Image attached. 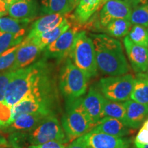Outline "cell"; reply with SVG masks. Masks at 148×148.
<instances>
[{
    "instance_id": "obj_27",
    "label": "cell",
    "mask_w": 148,
    "mask_h": 148,
    "mask_svg": "<svg viewBox=\"0 0 148 148\" xmlns=\"http://www.w3.org/2000/svg\"><path fill=\"white\" fill-rule=\"evenodd\" d=\"M129 20L132 25H141L148 28V3L132 8Z\"/></svg>"
},
{
    "instance_id": "obj_32",
    "label": "cell",
    "mask_w": 148,
    "mask_h": 148,
    "mask_svg": "<svg viewBox=\"0 0 148 148\" xmlns=\"http://www.w3.org/2000/svg\"><path fill=\"white\" fill-rule=\"evenodd\" d=\"M14 73L15 71L10 70L0 72V101H4L5 91L11 79L14 77Z\"/></svg>"
},
{
    "instance_id": "obj_42",
    "label": "cell",
    "mask_w": 148,
    "mask_h": 148,
    "mask_svg": "<svg viewBox=\"0 0 148 148\" xmlns=\"http://www.w3.org/2000/svg\"><path fill=\"white\" fill-rule=\"evenodd\" d=\"M147 74L148 75V66H147Z\"/></svg>"
},
{
    "instance_id": "obj_1",
    "label": "cell",
    "mask_w": 148,
    "mask_h": 148,
    "mask_svg": "<svg viewBox=\"0 0 148 148\" xmlns=\"http://www.w3.org/2000/svg\"><path fill=\"white\" fill-rule=\"evenodd\" d=\"M37 63L38 71L30 89L12 106V121L24 114H55L58 96L53 67L45 57Z\"/></svg>"
},
{
    "instance_id": "obj_41",
    "label": "cell",
    "mask_w": 148,
    "mask_h": 148,
    "mask_svg": "<svg viewBox=\"0 0 148 148\" xmlns=\"http://www.w3.org/2000/svg\"><path fill=\"white\" fill-rule=\"evenodd\" d=\"M0 148H5V147H3V146H0Z\"/></svg>"
},
{
    "instance_id": "obj_12",
    "label": "cell",
    "mask_w": 148,
    "mask_h": 148,
    "mask_svg": "<svg viewBox=\"0 0 148 148\" xmlns=\"http://www.w3.org/2000/svg\"><path fill=\"white\" fill-rule=\"evenodd\" d=\"M42 50L33 38L26 37L20 44L16 52L15 61L10 71H16L34 63Z\"/></svg>"
},
{
    "instance_id": "obj_5",
    "label": "cell",
    "mask_w": 148,
    "mask_h": 148,
    "mask_svg": "<svg viewBox=\"0 0 148 148\" xmlns=\"http://www.w3.org/2000/svg\"><path fill=\"white\" fill-rule=\"evenodd\" d=\"M74 64L89 79L97 74L95 47L92 38L85 31H79L74 40L69 54Z\"/></svg>"
},
{
    "instance_id": "obj_28",
    "label": "cell",
    "mask_w": 148,
    "mask_h": 148,
    "mask_svg": "<svg viewBox=\"0 0 148 148\" xmlns=\"http://www.w3.org/2000/svg\"><path fill=\"white\" fill-rule=\"evenodd\" d=\"M127 36L134 43L148 48V30L147 27L134 25L131 27Z\"/></svg>"
},
{
    "instance_id": "obj_2",
    "label": "cell",
    "mask_w": 148,
    "mask_h": 148,
    "mask_svg": "<svg viewBox=\"0 0 148 148\" xmlns=\"http://www.w3.org/2000/svg\"><path fill=\"white\" fill-rule=\"evenodd\" d=\"M97 69L108 76L127 74L130 67L121 42L103 34H91Z\"/></svg>"
},
{
    "instance_id": "obj_3",
    "label": "cell",
    "mask_w": 148,
    "mask_h": 148,
    "mask_svg": "<svg viewBox=\"0 0 148 148\" xmlns=\"http://www.w3.org/2000/svg\"><path fill=\"white\" fill-rule=\"evenodd\" d=\"M61 122L69 142L80 137L95 126L83 105L82 97L66 100L65 112Z\"/></svg>"
},
{
    "instance_id": "obj_38",
    "label": "cell",
    "mask_w": 148,
    "mask_h": 148,
    "mask_svg": "<svg viewBox=\"0 0 148 148\" xmlns=\"http://www.w3.org/2000/svg\"><path fill=\"white\" fill-rule=\"evenodd\" d=\"M0 146H3V147H8V141L4 138V136L0 133Z\"/></svg>"
},
{
    "instance_id": "obj_25",
    "label": "cell",
    "mask_w": 148,
    "mask_h": 148,
    "mask_svg": "<svg viewBox=\"0 0 148 148\" xmlns=\"http://www.w3.org/2000/svg\"><path fill=\"white\" fill-rule=\"evenodd\" d=\"M102 105L105 116L115 118L125 124V108L123 102L111 101L103 96Z\"/></svg>"
},
{
    "instance_id": "obj_9",
    "label": "cell",
    "mask_w": 148,
    "mask_h": 148,
    "mask_svg": "<svg viewBox=\"0 0 148 148\" xmlns=\"http://www.w3.org/2000/svg\"><path fill=\"white\" fill-rule=\"evenodd\" d=\"M78 32V27H70L54 42L43 49L45 58L64 60L69 57L74 40Z\"/></svg>"
},
{
    "instance_id": "obj_7",
    "label": "cell",
    "mask_w": 148,
    "mask_h": 148,
    "mask_svg": "<svg viewBox=\"0 0 148 148\" xmlns=\"http://www.w3.org/2000/svg\"><path fill=\"white\" fill-rule=\"evenodd\" d=\"M38 71L37 61L27 67L16 70L5 91L4 101L12 107L27 93Z\"/></svg>"
},
{
    "instance_id": "obj_29",
    "label": "cell",
    "mask_w": 148,
    "mask_h": 148,
    "mask_svg": "<svg viewBox=\"0 0 148 148\" xmlns=\"http://www.w3.org/2000/svg\"><path fill=\"white\" fill-rule=\"evenodd\" d=\"M23 38L10 33L0 32V55L10 48L21 43Z\"/></svg>"
},
{
    "instance_id": "obj_24",
    "label": "cell",
    "mask_w": 148,
    "mask_h": 148,
    "mask_svg": "<svg viewBox=\"0 0 148 148\" xmlns=\"http://www.w3.org/2000/svg\"><path fill=\"white\" fill-rule=\"evenodd\" d=\"M40 10L44 14H67L71 11L69 0H40Z\"/></svg>"
},
{
    "instance_id": "obj_40",
    "label": "cell",
    "mask_w": 148,
    "mask_h": 148,
    "mask_svg": "<svg viewBox=\"0 0 148 148\" xmlns=\"http://www.w3.org/2000/svg\"><path fill=\"white\" fill-rule=\"evenodd\" d=\"M135 148H148V145L139 146V147H135Z\"/></svg>"
},
{
    "instance_id": "obj_37",
    "label": "cell",
    "mask_w": 148,
    "mask_h": 148,
    "mask_svg": "<svg viewBox=\"0 0 148 148\" xmlns=\"http://www.w3.org/2000/svg\"><path fill=\"white\" fill-rule=\"evenodd\" d=\"M79 0H69V6L70 8H71V10H73L74 9L77 7V4H78Z\"/></svg>"
},
{
    "instance_id": "obj_4",
    "label": "cell",
    "mask_w": 148,
    "mask_h": 148,
    "mask_svg": "<svg viewBox=\"0 0 148 148\" xmlns=\"http://www.w3.org/2000/svg\"><path fill=\"white\" fill-rule=\"evenodd\" d=\"M87 77L74 64L69 57L64 59L58 76V86L66 100L84 96L88 87Z\"/></svg>"
},
{
    "instance_id": "obj_44",
    "label": "cell",
    "mask_w": 148,
    "mask_h": 148,
    "mask_svg": "<svg viewBox=\"0 0 148 148\" xmlns=\"http://www.w3.org/2000/svg\"><path fill=\"white\" fill-rule=\"evenodd\" d=\"M0 17H1V16H0Z\"/></svg>"
},
{
    "instance_id": "obj_43",
    "label": "cell",
    "mask_w": 148,
    "mask_h": 148,
    "mask_svg": "<svg viewBox=\"0 0 148 148\" xmlns=\"http://www.w3.org/2000/svg\"><path fill=\"white\" fill-rule=\"evenodd\" d=\"M108 1V0H104V1H103V3H104L105 1Z\"/></svg>"
},
{
    "instance_id": "obj_30",
    "label": "cell",
    "mask_w": 148,
    "mask_h": 148,
    "mask_svg": "<svg viewBox=\"0 0 148 148\" xmlns=\"http://www.w3.org/2000/svg\"><path fill=\"white\" fill-rule=\"evenodd\" d=\"M21 44V43H20ZM20 44L10 48L0 55V72L10 70L15 61L16 52Z\"/></svg>"
},
{
    "instance_id": "obj_6",
    "label": "cell",
    "mask_w": 148,
    "mask_h": 148,
    "mask_svg": "<svg viewBox=\"0 0 148 148\" xmlns=\"http://www.w3.org/2000/svg\"><path fill=\"white\" fill-rule=\"evenodd\" d=\"M27 147L49 141H57L65 144L68 143L63 128L55 114H49L38 126L29 132H24Z\"/></svg>"
},
{
    "instance_id": "obj_26",
    "label": "cell",
    "mask_w": 148,
    "mask_h": 148,
    "mask_svg": "<svg viewBox=\"0 0 148 148\" xmlns=\"http://www.w3.org/2000/svg\"><path fill=\"white\" fill-rule=\"evenodd\" d=\"M132 25L130 20L116 19L110 22L104 28L108 36L113 38H121L128 34Z\"/></svg>"
},
{
    "instance_id": "obj_39",
    "label": "cell",
    "mask_w": 148,
    "mask_h": 148,
    "mask_svg": "<svg viewBox=\"0 0 148 148\" xmlns=\"http://www.w3.org/2000/svg\"><path fill=\"white\" fill-rule=\"evenodd\" d=\"M3 1H4L5 3H7V4H8V5H9V4H10L12 2V1H13V0H3Z\"/></svg>"
},
{
    "instance_id": "obj_34",
    "label": "cell",
    "mask_w": 148,
    "mask_h": 148,
    "mask_svg": "<svg viewBox=\"0 0 148 148\" xmlns=\"http://www.w3.org/2000/svg\"><path fill=\"white\" fill-rule=\"evenodd\" d=\"M64 143L57 141H49L36 145H29L27 148H66Z\"/></svg>"
},
{
    "instance_id": "obj_22",
    "label": "cell",
    "mask_w": 148,
    "mask_h": 148,
    "mask_svg": "<svg viewBox=\"0 0 148 148\" xmlns=\"http://www.w3.org/2000/svg\"><path fill=\"white\" fill-rule=\"evenodd\" d=\"M131 100L148 106V75L137 73L130 95Z\"/></svg>"
},
{
    "instance_id": "obj_45",
    "label": "cell",
    "mask_w": 148,
    "mask_h": 148,
    "mask_svg": "<svg viewBox=\"0 0 148 148\" xmlns=\"http://www.w3.org/2000/svg\"><path fill=\"white\" fill-rule=\"evenodd\" d=\"M147 30H148V28H147Z\"/></svg>"
},
{
    "instance_id": "obj_14",
    "label": "cell",
    "mask_w": 148,
    "mask_h": 148,
    "mask_svg": "<svg viewBox=\"0 0 148 148\" xmlns=\"http://www.w3.org/2000/svg\"><path fill=\"white\" fill-rule=\"evenodd\" d=\"M102 98V94L93 86L89 88L86 95L82 96L83 105L94 125L105 116L103 110Z\"/></svg>"
},
{
    "instance_id": "obj_15",
    "label": "cell",
    "mask_w": 148,
    "mask_h": 148,
    "mask_svg": "<svg viewBox=\"0 0 148 148\" xmlns=\"http://www.w3.org/2000/svg\"><path fill=\"white\" fill-rule=\"evenodd\" d=\"M125 108V125L132 129H137L148 119V106L131 99L123 101Z\"/></svg>"
},
{
    "instance_id": "obj_8",
    "label": "cell",
    "mask_w": 148,
    "mask_h": 148,
    "mask_svg": "<svg viewBox=\"0 0 148 148\" xmlns=\"http://www.w3.org/2000/svg\"><path fill=\"white\" fill-rule=\"evenodd\" d=\"M134 78L131 74L103 77L99 82L102 95L113 101H125L130 99Z\"/></svg>"
},
{
    "instance_id": "obj_10",
    "label": "cell",
    "mask_w": 148,
    "mask_h": 148,
    "mask_svg": "<svg viewBox=\"0 0 148 148\" xmlns=\"http://www.w3.org/2000/svg\"><path fill=\"white\" fill-rule=\"evenodd\" d=\"M86 148H130V141L105 133L90 130L79 137Z\"/></svg>"
},
{
    "instance_id": "obj_33",
    "label": "cell",
    "mask_w": 148,
    "mask_h": 148,
    "mask_svg": "<svg viewBox=\"0 0 148 148\" xmlns=\"http://www.w3.org/2000/svg\"><path fill=\"white\" fill-rule=\"evenodd\" d=\"M145 145H148V119L144 121L134 139L135 147Z\"/></svg>"
},
{
    "instance_id": "obj_11",
    "label": "cell",
    "mask_w": 148,
    "mask_h": 148,
    "mask_svg": "<svg viewBox=\"0 0 148 148\" xmlns=\"http://www.w3.org/2000/svg\"><path fill=\"white\" fill-rule=\"evenodd\" d=\"M132 10V7L123 0H108L103 3L99 12V25L105 27L114 20H129Z\"/></svg>"
},
{
    "instance_id": "obj_31",
    "label": "cell",
    "mask_w": 148,
    "mask_h": 148,
    "mask_svg": "<svg viewBox=\"0 0 148 148\" xmlns=\"http://www.w3.org/2000/svg\"><path fill=\"white\" fill-rule=\"evenodd\" d=\"M12 123V107L0 101V129L6 128Z\"/></svg>"
},
{
    "instance_id": "obj_17",
    "label": "cell",
    "mask_w": 148,
    "mask_h": 148,
    "mask_svg": "<svg viewBox=\"0 0 148 148\" xmlns=\"http://www.w3.org/2000/svg\"><path fill=\"white\" fill-rule=\"evenodd\" d=\"M38 12L37 0H13L8 7L10 17L19 19L32 20Z\"/></svg>"
},
{
    "instance_id": "obj_19",
    "label": "cell",
    "mask_w": 148,
    "mask_h": 148,
    "mask_svg": "<svg viewBox=\"0 0 148 148\" xmlns=\"http://www.w3.org/2000/svg\"><path fill=\"white\" fill-rule=\"evenodd\" d=\"M92 130L105 133V134L123 137L129 133V127H127L123 122L115 118L104 116L94 126Z\"/></svg>"
},
{
    "instance_id": "obj_36",
    "label": "cell",
    "mask_w": 148,
    "mask_h": 148,
    "mask_svg": "<svg viewBox=\"0 0 148 148\" xmlns=\"http://www.w3.org/2000/svg\"><path fill=\"white\" fill-rule=\"evenodd\" d=\"M123 1H126L132 7V8H134L135 7L138 6V5L146 3L147 0H123Z\"/></svg>"
},
{
    "instance_id": "obj_18",
    "label": "cell",
    "mask_w": 148,
    "mask_h": 148,
    "mask_svg": "<svg viewBox=\"0 0 148 148\" xmlns=\"http://www.w3.org/2000/svg\"><path fill=\"white\" fill-rule=\"evenodd\" d=\"M66 14L60 13H53L47 14L38 18L31 25L29 34L27 37L34 38L39 36L43 32L54 28L65 19L66 18Z\"/></svg>"
},
{
    "instance_id": "obj_35",
    "label": "cell",
    "mask_w": 148,
    "mask_h": 148,
    "mask_svg": "<svg viewBox=\"0 0 148 148\" xmlns=\"http://www.w3.org/2000/svg\"><path fill=\"white\" fill-rule=\"evenodd\" d=\"M66 148H86V147L82 143L80 138H77L71 142V143L66 146Z\"/></svg>"
},
{
    "instance_id": "obj_13",
    "label": "cell",
    "mask_w": 148,
    "mask_h": 148,
    "mask_svg": "<svg viewBox=\"0 0 148 148\" xmlns=\"http://www.w3.org/2000/svg\"><path fill=\"white\" fill-rule=\"evenodd\" d=\"M127 58L136 73H145L148 66V48L134 43L126 36L123 38Z\"/></svg>"
},
{
    "instance_id": "obj_23",
    "label": "cell",
    "mask_w": 148,
    "mask_h": 148,
    "mask_svg": "<svg viewBox=\"0 0 148 148\" xmlns=\"http://www.w3.org/2000/svg\"><path fill=\"white\" fill-rule=\"evenodd\" d=\"M70 27H71V23L66 18L57 27L43 32L39 36L31 38H33L34 41L38 44V45L41 48L42 50H43L47 46L54 42L61 34H63L68 29L70 28Z\"/></svg>"
},
{
    "instance_id": "obj_20",
    "label": "cell",
    "mask_w": 148,
    "mask_h": 148,
    "mask_svg": "<svg viewBox=\"0 0 148 148\" xmlns=\"http://www.w3.org/2000/svg\"><path fill=\"white\" fill-rule=\"evenodd\" d=\"M104 0H79L73 17L80 25L87 23Z\"/></svg>"
},
{
    "instance_id": "obj_21",
    "label": "cell",
    "mask_w": 148,
    "mask_h": 148,
    "mask_svg": "<svg viewBox=\"0 0 148 148\" xmlns=\"http://www.w3.org/2000/svg\"><path fill=\"white\" fill-rule=\"evenodd\" d=\"M32 20L19 19L12 17H0V32L10 33L23 38L27 26Z\"/></svg>"
},
{
    "instance_id": "obj_16",
    "label": "cell",
    "mask_w": 148,
    "mask_h": 148,
    "mask_svg": "<svg viewBox=\"0 0 148 148\" xmlns=\"http://www.w3.org/2000/svg\"><path fill=\"white\" fill-rule=\"evenodd\" d=\"M47 116V114L41 113L22 114L18 116L6 128L1 130L3 132L8 133V134L12 132H29L38 126Z\"/></svg>"
}]
</instances>
